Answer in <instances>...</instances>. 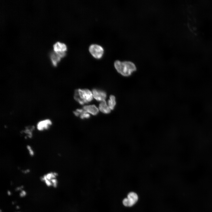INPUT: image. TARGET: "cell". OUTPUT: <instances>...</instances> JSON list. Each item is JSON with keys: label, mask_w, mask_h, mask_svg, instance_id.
I'll use <instances>...</instances> for the list:
<instances>
[{"label": "cell", "mask_w": 212, "mask_h": 212, "mask_svg": "<svg viewBox=\"0 0 212 212\" xmlns=\"http://www.w3.org/2000/svg\"><path fill=\"white\" fill-rule=\"evenodd\" d=\"M24 186H18L16 187L15 189V190L16 191H21L22 190L23 188H24Z\"/></svg>", "instance_id": "18"}, {"label": "cell", "mask_w": 212, "mask_h": 212, "mask_svg": "<svg viewBox=\"0 0 212 212\" xmlns=\"http://www.w3.org/2000/svg\"><path fill=\"white\" fill-rule=\"evenodd\" d=\"M15 208L16 209H19L20 208V207L19 206L17 205L16 206Z\"/></svg>", "instance_id": "20"}, {"label": "cell", "mask_w": 212, "mask_h": 212, "mask_svg": "<svg viewBox=\"0 0 212 212\" xmlns=\"http://www.w3.org/2000/svg\"><path fill=\"white\" fill-rule=\"evenodd\" d=\"M26 148L29 155L31 156H33L34 155V152L31 146L28 145L26 146Z\"/></svg>", "instance_id": "14"}, {"label": "cell", "mask_w": 212, "mask_h": 212, "mask_svg": "<svg viewBox=\"0 0 212 212\" xmlns=\"http://www.w3.org/2000/svg\"><path fill=\"white\" fill-rule=\"evenodd\" d=\"M83 109L88 113L94 115H97L99 112L98 109L95 105L85 106Z\"/></svg>", "instance_id": "8"}, {"label": "cell", "mask_w": 212, "mask_h": 212, "mask_svg": "<svg viewBox=\"0 0 212 212\" xmlns=\"http://www.w3.org/2000/svg\"><path fill=\"white\" fill-rule=\"evenodd\" d=\"M2 212V210L1 209H0V212Z\"/></svg>", "instance_id": "22"}, {"label": "cell", "mask_w": 212, "mask_h": 212, "mask_svg": "<svg viewBox=\"0 0 212 212\" xmlns=\"http://www.w3.org/2000/svg\"><path fill=\"white\" fill-rule=\"evenodd\" d=\"M50 58L52 64L54 67L57 66L62 58L58 54L54 51L50 54Z\"/></svg>", "instance_id": "9"}, {"label": "cell", "mask_w": 212, "mask_h": 212, "mask_svg": "<svg viewBox=\"0 0 212 212\" xmlns=\"http://www.w3.org/2000/svg\"><path fill=\"white\" fill-rule=\"evenodd\" d=\"M138 197L137 193L131 192L129 193L127 198L122 201L123 205L126 207H131L134 205L138 200Z\"/></svg>", "instance_id": "4"}, {"label": "cell", "mask_w": 212, "mask_h": 212, "mask_svg": "<svg viewBox=\"0 0 212 212\" xmlns=\"http://www.w3.org/2000/svg\"><path fill=\"white\" fill-rule=\"evenodd\" d=\"M35 128V127L33 126H28L25 127L23 131V133H24L25 135V137L29 138H31L33 136V132Z\"/></svg>", "instance_id": "12"}, {"label": "cell", "mask_w": 212, "mask_h": 212, "mask_svg": "<svg viewBox=\"0 0 212 212\" xmlns=\"http://www.w3.org/2000/svg\"><path fill=\"white\" fill-rule=\"evenodd\" d=\"M52 124L51 120L49 119H45L38 122L37 124L36 128L39 131H44L49 130Z\"/></svg>", "instance_id": "5"}, {"label": "cell", "mask_w": 212, "mask_h": 212, "mask_svg": "<svg viewBox=\"0 0 212 212\" xmlns=\"http://www.w3.org/2000/svg\"><path fill=\"white\" fill-rule=\"evenodd\" d=\"M89 50L92 55L97 59H100L104 54L103 48L101 46L97 44H91L89 47Z\"/></svg>", "instance_id": "3"}, {"label": "cell", "mask_w": 212, "mask_h": 212, "mask_svg": "<svg viewBox=\"0 0 212 212\" xmlns=\"http://www.w3.org/2000/svg\"><path fill=\"white\" fill-rule=\"evenodd\" d=\"M44 182H45V183L46 185L48 186H52V184L51 181L50 180L47 179L45 180Z\"/></svg>", "instance_id": "17"}, {"label": "cell", "mask_w": 212, "mask_h": 212, "mask_svg": "<svg viewBox=\"0 0 212 212\" xmlns=\"http://www.w3.org/2000/svg\"><path fill=\"white\" fill-rule=\"evenodd\" d=\"M20 212V211H17V212Z\"/></svg>", "instance_id": "23"}, {"label": "cell", "mask_w": 212, "mask_h": 212, "mask_svg": "<svg viewBox=\"0 0 212 212\" xmlns=\"http://www.w3.org/2000/svg\"><path fill=\"white\" fill-rule=\"evenodd\" d=\"M99 109L102 112L108 114L111 112V110L105 100L101 102L99 106Z\"/></svg>", "instance_id": "10"}, {"label": "cell", "mask_w": 212, "mask_h": 212, "mask_svg": "<svg viewBox=\"0 0 212 212\" xmlns=\"http://www.w3.org/2000/svg\"><path fill=\"white\" fill-rule=\"evenodd\" d=\"M53 47L54 51L57 53L66 52L67 49V46L65 44L59 42L55 43Z\"/></svg>", "instance_id": "7"}, {"label": "cell", "mask_w": 212, "mask_h": 212, "mask_svg": "<svg viewBox=\"0 0 212 212\" xmlns=\"http://www.w3.org/2000/svg\"><path fill=\"white\" fill-rule=\"evenodd\" d=\"M93 97L97 101H102L105 100L107 94L106 92L102 90L94 89L92 90Z\"/></svg>", "instance_id": "6"}, {"label": "cell", "mask_w": 212, "mask_h": 212, "mask_svg": "<svg viewBox=\"0 0 212 212\" xmlns=\"http://www.w3.org/2000/svg\"><path fill=\"white\" fill-rule=\"evenodd\" d=\"M50 181L52 184V186L53 187L56 188L57 187V185L58 181L56 178H54L52 179Z\"/></svg>", "instance_id": "15"}, {"label": "cell", "mask_w": 212, "mask_h": 212, "mask_svg": "<svg viewBox=\"0 0 212 212\" xmlns=\"http://www.w3.org/2000/svg\"><path fill=\"white\" fill-rule=\"evenodd\" d=\"M7 194L9 196H10L11 195V191L9 190H8L7 191Z\"/></svg>", "instance_id": "19"}, {"label": "cell", "mask_w": 212, "mask_h": 212, "mask_svg": "<svg viewBox=\"0 0 212 212\" xmlns=\"http://www.w3.org/2000/svg\"><path fill=\"white\" fill-rule=\"evenodd\" d=\"M58 175V174L57 172H51L41 177L40 179L42 181H44L47 179L50 180L52 178H56Z\"/></svg>", "instance_id": "11"}, {"label": "cell", "mask_w": 212, "mask_h": 212, "mask_svg": "<svg viewBox=\"0 0 212 212\" xmlns=\"http://www.w3.org/2000/svg\"><path fill=\"white\" fill-rule=\"evenodd\" d=\"M114 65L117 72L125 77L130 75L136 70L135 65L130 61L121 62L117 60L115 62Z\"/></svg>", "instance_id": "1"}, {"label": "cell", "mask_w": 212, "mask_h": 212, "mask_svg": "<svg viewBox=\"0 0 212 212\" xmlns=\"http://www.w3.org/2000/svg\"><path fill=\"white\" fill-rule=\"evenodd\" d=\"M108 105L111 110H113L116 104V99L115 96L111 95L108 102Z\"/></svg>", "instance_id": "13"}, {"label": "cell", "mask_w": 212, "mask_h": 212, "mask_svg": "<svg viewBox=\"0 0 212 212\" xmlns=\"http://www.w3.org/2000/svg\"><path fill=\"white\" fill-rule=\"evenodd\" d=\"M26 195V192L24 190H22L20 191V192L19 193V196L20 197H23L25 196Z\"/></svg>", "instance_id": "16"}, {"label": "cell", "mask_w": 212, "mask_h": 212, "mask_svg": "<svg viewBox=\"0 0 212 212\" xmlns=\"http://www.w3.org/2000/svg\"><path fill=\"white\" fill-rule=\"evenodd\" d=\"M12 204H14V201H12Z\"/></svg>", "instance_id": "21"}, {"label": "cell", "mask_w": 212, "mask_h": 212, "mask_svg": "<svg viewBox=\"0 0 212 212\" xmlns=\"http://www.w3.org/2000/svg\"><path fill=\"white\" fill-rule=\"evenodd\" d=\"M93 97L92 92L87 89L76 90L74 96L75 100L82 105L90 102Z\"/></svg>", "instance_id": "2"}]
</instances>
